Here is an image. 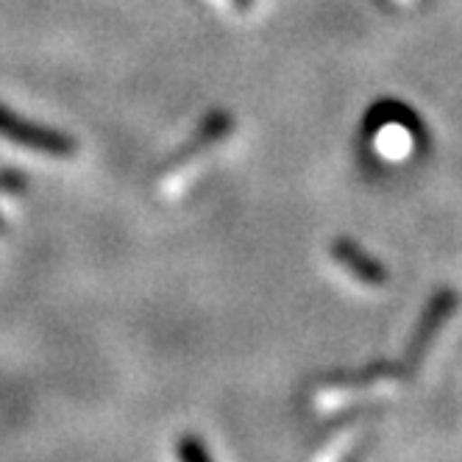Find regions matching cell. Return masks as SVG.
I'll return each mask as SVG.
<instances>
[{"instance_id": "obj_1", "label": "cell", "mask_w": 462, "mask_h": 462, "mask_svg": "<svg viewBox=\"0 0 462 462\" xmlns=\"http://www.w3.org/2000/svg\"><path fill=\"white\" fill-rule=\"evenodd\" d=\"M231 131H235V115L226 112V109H215L209 112L201 123H198L195 134L164 162V168L159 171V181L164 189H173L179 184V179L187 176V171L192 164L201 159L209 148H217Z\"/></svg>"}, {"instance_id": "obj_2", "label": "cell", "mask_w": 462, "mask_h": 462, "mask_svg": "<svg viewBox=\"0 0 462 462\" xmlns=\"http://www.w3.org/2000/svg\"><path fill=\"white\" fill-rule=\"evenodd\" d=\"M0 137L14 143V145H23L28 151H34V153L53 156V159H73L79 153V143L70 134L28 120L4 104H0Z\"/></svg>"}, {"instance_id": "obj_3", "label": "cell", "mask_w": 462, "mask_h": 462, "mask_svg": "<svg viewBox=\"0 0 462 462\" xmlns=\"http://www.w3.org/2000/svg\"><path fill=\"white\" fill-rule=\"evenodd\" d=\"M457 307H459V299H457V292L451 287L438 290L432 299H429V304L423 307V312H420V318H418V323L412 328V337H410V343L404 348V356L399 359L410 382L420 371L429 348H432V343L440 335V328L446 326V320L454 315Z\"/></svg>"}, {"instance_id": "obj_4", "label": "cell", "mask_w": 462, "mask_h": 462, "mask_svg": "<svg viewBox=\"0 0 462 462\" xmlns=\"http://www.w3.org/2000/svg\"><path fill=\"white\" fill-rule=\"evenodd\" d=\"M382 382H410L402 362H390V359H376L371 365H362L354 371H332L318 379V393L328 395H343V393H359L368 390Z\"/></svg>"}, {"instance_id": "obj_5", "label": "cell", "mask_w": 462, "mask_h": 462, "mask_svg": "<svg viewBox=\"0 0 462 462\" xmlns=\"http://www.w3.org/2000/svg\"><path fill=\"white\" fill-rule=\"evenodd\" d=\"M328 251H332V259L337 262V265H340L343 271H348L356 282L368 284V287H382V284H387V279H390L387 268L382 265V262H379L374 254H368L365 248H362L356 240H351V237H337Z\"/></svg>"}, {"instance_id": "obj_6", "label": "cell", "mask_w": 462, "mask_h": 462, "mask_svg": "<svg viewBox=\"0 0 462 462\" xmlns=\"http://www.w3.org/2000/svg\"><path fill=\"white\" fill-rule=\"evenodd\" d=\"M387 123L404 125L415 143H420V145L426 143V131H423L420 117L410 106H404L402 101H379L376 106L368 109L365 120H362V143H368L371 137H376Z\"/></svg>"}, {"instance_id": "obj_7", "label": "cell", "mask_w": 462, "mask_h": 462, "mask_svg": "<svg viewBox=\"0 0 462 462\" xmlns=\"http://www.w3.org/2000/svg\"><path fill=\"white\" fill-rule=\"evenodd\" d=\"M176 457H179L181 462H209V459H212V454L204 448L201 438H195V435H184V438L179 440Z\"/></svg>"}, {"instance_id": "obj_8", "label": "cell", "mask_w": 462, "mask_h": 462, "mask_svg": "<svg viewBox=\"0 0 462 462\" xmlns=\"http://www.w3.org/2000/svg\"><path fill=\"white\" fill-rule=\"evenodd\" d=\"M251 4H254V0H235V6H237V9H248Z\"/></svg>"}, {"instance_id": "obj_9", "label": "cell", "mask_w": 462, "mask_h": 462, "mask_svg": "<svg viewBox=\"0 0 462 462\" xmlns=\"http://www.w3.org/2000/svg\"><path fill=\"white\" fill-rule=\"evenodd\" d=\"M0 231H4V217H0Z\"/></svg>"}]
</instances>
